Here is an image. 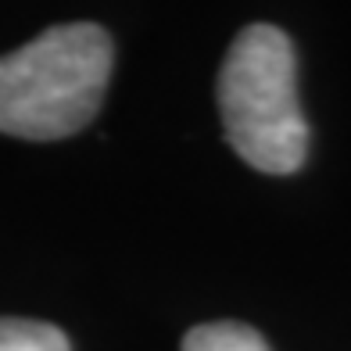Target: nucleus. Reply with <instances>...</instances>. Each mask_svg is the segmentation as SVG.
Segmentation results:
<instances>
[{
    "label": "nucleus",
    "mask_w": 351,
    "mask_h": 351,
    "mask_svg": "<svg viewBox=\"0 0 351 351\" xmlns=\"http://www.w3.org/2000/svg\"><path fill=\"white\" fill-rule=\"evenodd\" d=\"M0 351H72L69 337L36 319H0Z\"/></svg>",
    "instance_id": "nucleus-4"
},
{
    "label": "nucleus",
    "mask_w": 351,
    "mask_h": 351,
    "mask_svg": "<svg viewBox=\"0 0 351 351\" xmlns=\"http://www.w3.org/2000/svg\"><path fill=\"white\" fill-rule=\"evenodd\" d=\"M219 111L230 147L251 169L291 176L305 165L308 122L298 97V58L276 25H247L219 72Z\"/></svg>",
    "instance_id": "nucleus-2"
},
{
    "label": "nucleus",
    "mask_w": 351,
    "mask_h": 351,
    "mask_svg": "<svg viewBox=\"0 0 351 351\" xmlns=\"http://www.w3.org/2000/svg\"><path fill=\"white\" fill-rule=\"evenodd\" d=\"M111 36L93 22L54 25L0 58V133L61 140L101 111L111 75Z\"/></svg>",
    "instance_id": "nucleus-1"
},
{
    "label": "nucleus",
    "mask_w": 351,
    "mask_h": 351,
    "mask_svg": "<svg viewBox=\"0 0 351 351\" xmlns=\"http://www.w3.org/2000/svg\"><path fill=\"white\" fill-rule=\"evenodd\" d=\"M183 351H273L258 330L244 323H201L183 337Z\"/></svg>",
    "instance_id": "nucleus-3"
}]
</instances>
